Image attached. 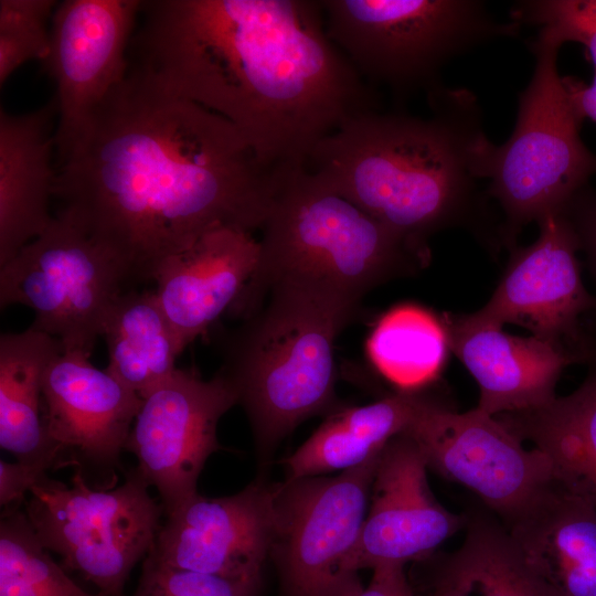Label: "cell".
<instances>
[{"mask_svg":"<svg viewBox=\"0 0 596 596\" xmlns=\"http://www.w3.org/2000/svg\"><path fill=\"white\" fill-rule=\"evenodd\" d=\"M287 172L228 120L129 63L58 161L54 198L128 283H145L213 228H262Z\"/></svg>","mask_w":596,"mask_h":596,"instance_id":"1","label":"cell"},{"mask_svg":"<svg viewBox=\"0 0 596 596\" xmlns=\"http://www.w3.org/2000/svg\"><path fill=\"white\" fill-rule=\"evenodd\" d=\"M131 65L233 124L276 170L380 110L375 89L333 44L321 1L147 0Z\"/></svg>","mask_w":596,"mask_h":596,"instance_id":"2","label":"cell"},{"mask_svg":"<svg viewBox=\"0 0 596 596\" xmlns=\"http://www.w3.org/2000/svg\"><path fill=\"white\" fill-rule=\"evenodd\" d=\"M426 99L427 118L375 110L349 120L316 146L307 169L418 245L450 227L501 245L500 223L478 183L489 138L476 95L440 84Z\"/></svg>","mask_w":596,"mask_h":596,"instance_id":"3","label":"cell"},{"mask_svg":"<svg viewBox=\"0 0 596 596\" xmlns=\"http://www.w3.org/2000/svg\"><path fill=\"white\" fill-rule=\"evenodd\" d=\"M359 307L310 286L277 284L228 337L220 371L248 417L260 461L302 422L341 408L334 344Z\"/></svg>","mask_w":596,"mask_h":596,"instance_id":"4","label":"cell"},{"mask_svg":"<svg viewBox=\"0 0 596 596\" xmlns=\"http://www.w3.org/2000/svg\"><path fill=\"white\" fill-rule=\"evenodd\" d=\"M262 230L256 269L228 311L242 320L277 284L319 288L360 305L372 289L430 259L429 247L392 231L307 168L286 174Z\"/></svg>","mask_w":596,"mask_h":596,"instance_id":"5","label":"cell"},{"mask_svg":"<svg viewBox=\"0 0 596 596\" xmlns=\"http://www.w3.org/2000/svg\"><path fill=\"white\" fill-rule=\"evenodd\" d=\"M562 45L545 29L528 41L534 70L519 94L514 129L502 145L488 140L479 157L487 195L503 213L501 245L509 248L525 225L561 212L596 174V155L581 137L585 119L558 72Z\"/></svg>","mask_w":596,"mask_h":596,"instance_id":"6","label":"cell"},{"mask_svg":"<svg viewBox=\"0 0 596 596\" xmlns=\"http://www.w3.org/2000/svg\"><path fill=\"white\" fill-rule=\"evenodd\" d=\"M326 31L368 82L404 99L440 82L453 58L501 38L521 24L493 18L478 0H324Z\"/></svg>","mask_w":596,"mask_h":596,"instance_id":"7","label":"cell"},{"mask_svg":"<svg viewBox=\"0 0 596 596\" xmlns=\"http://www.w3.org/2000/svg\"><path fill=\"white\" fill-rule=\"evenodd\" d=\"M25 513L63 568L81 573L105 596H123L137 562L152 549L163 508L132 470L115 488L93 489L77 468L71 483L45 475L30 490Z\"/></svg>","mask_w":596,"mask_h":596,"instance_id":"8","label":"cell"},{"mask_svg":"<svg viewBox=\"0 0 596 596\" xmlns=\"http://www.w3.org/2000/svg\"><path fill=\"white\" fill-rule=\"evenodd\" d=\"M128 280L115 255L58 210L49 226L1 265L0 306L33 310L30 326L89 356Z\"/></svg>","mask_w":596,"mask_h":596,"instance_id":"9","label":"cell"},{"mask_svg":"<svg viewBox=\"0 0 596 596\" xmlns=\"http://www.w3.org/2000/svg\"><path fill=\"white\" fill-rule=\"evenodd\" d=\"M380 455L337 476L278 483L269 558L280 596H352L364 587L344 564L361 533Z\"/></svg>","mask_w":596,"mask_h":596,"instance_id":"10","label":"cell"},{"mask_svg":"<svg viewBox=\"0 0 596 596\" xmlns=\"http://www.w3.org/2000/svg\"><path fill=\"white\" fill-rule=\"evenodd\" d=\"M406 434L428 468L471 490L502 523L554 482L544 453L477 407L460 413L433 398Z\"/></svg>","mask_w":596,"mask_h":596,"instance_id":"11","label":"cell"},{"mask_svg":"<svg viewBox=\"0 0 596 596\" xmlns=\"http://www.w3.org/2000/svg\"><path fill=\"white\" fill-rule=\"evenodd\" d=\"M236 404L237 393L221 371L203 380L178 368L141 397L125 450L137 458V473L158 491L166 515L198 492L206 460L221 448L219 422Z\"/></svg>","mask_w":596,"mask_h":596,"instance_id":"12","label":"cell"},{"mask_svg":"<svg viewBox=\"0 0 596 596\" xmlns=\"http://www.w3.org/2000/svg\"><path fill=\"white\" fill-rule=\"evenodd\" d=\"M529 246L511 249L509 263L486 305L475 313L489 322L512 323L532 336L565 345L590 363L583 315L596 309V296L585 287L577 258L578 242L563 212L539 222Z\"/></svg>","mask_w":596,"mask_h":596,"instance_id":"13","label":"cell"},{"mask_svg":"<svg viewBox=\"0 0 596 596\" xmlns=\"http://www.w3.org/2000/svg\"><path fill=\"white\" fill-rule=\"evenodd\" d=\"M141 8V0H64L56 6L50 52L42 63L56 86L58 161L126 77L128 46Z\"/></svg>","mask_w":596,"mask_h":596,"instance_id":"14","label":"cell"},{"mask_svg":"<svg viewBox=\"0 0 596 596\" xmlns=\"http://www.w3.org/2000/svg\"><path fill=\"white\" fill-rule=\"evenodd\" d=\"M277 489L257 479L226 497L196 492L167 515L148 554L172 567L262 584L276 535Z\"/></svg>","mask_w":596,"mask_h":596,"instance_id":"15","label":"cell"},{"mask_svg":"<svg viewBox=\"0 0 596 596\" xmlns=\"http://www.w3.org/2000/svg\"><path fill=\"white\" fill-rule=\"evenodd\" d=\"M427 469L406 433L383 448L359 540L345 560L348 572L426 558L465 528L466 515L450 512L434 497Z\"/></svg>","mask_w":596,"mask_h":596,"instance_id":"16","label":"cell"},{"mask_svg":"<svg viewBox=\"0 0 596 596\" xmlns=\"http://www.w3.org/2000/svg\"><path fill=\"white\" fill-rule=\"evenodd\" d=\"M89 356L62 351L43 377L46 430L63 465L113 472L141 404V397Z\"/></svg>","mask_w":596,"mask_h":596,"instance_id":"17","label":"cell"},{"mask_svg":"<svg viewBox=\"0 0 596 596\" xmlns=\"http://www.w3.org/2000/svg\"><path fill=\"white\" fill-rule=\"evenodd\" d=\"M451 352L479 386L480 411L498 416L543 406L556 397L564 369L583 359L563 344L507 333L475 312L444 315Z\"/></svg>","mask_w":596,"mask_h":596,"instance_id":"18","label":"cell"},{"mask_svg":"<svg viewBox=\"0 0 596 596\" xmlns=\"http://www.w3.org/2000/svg\"><path fill=\"white\" fill-rule=\"evenodd\" d=\"M259 242L252 233L216 227L166 258L155 295L184 348L234 306L256 269Z\"/></svg>","mask_w":596,"mask_h":596,"instance_id":"19","label":"cell"},{"mask_svg":"<svg viewBox=\"0 0 596 596\" xmlns=\"http://www.w3.org/2000/svg\"><path fill=\"white\" fill-rule=\"evenodd\" d=\"M54 110L55 103L25 114L0 111V266L53 220Z\"/></svg>","mask_w":596,"mask_h":596,"instance_id":"20","label":"cell"},{"mask_svg":"<svg viewBox=\"0 0 596 596\" xmlns=\"http://www.w3.org/2000/svg\"><path fill=\"white\" fill-rule=\"evenodd\" d=\"M560 596H596V508L555 481L502 523Z\"/></svg>","mask_w":596,"mask_h":596,"instance_id":"21","label":"cell"},{"mask_svg":"<svg viewBox=\"0 0 596 596\" xmlns=\"http://www.w3.org/2000/svg\"><path fill=\"white\" fill-rule=\"evenodd\" d=\"M433 398L425 391H394L375 402L334 411L283 460L286 479L341 472L366 462L406 433Z\"/></svg>","mask_w":596,"mask_h":596,"instance_id":"22","label":"cell"},{"mask_svg":"<svg viewBox=\"0 0 596 596\" xmlns=\"http://www.w3.org/2000/svg\"><path fill=\"white\" fill-rule=\"evenodd\" d=\"M62 351L60 340L32 327L0 337V446L45 470L62 466L43 407L44 373Z\"/></svg>","mask_w":596,"mask_h":596,"instance_id":"23","label":"cell"},{"mask_svg":"<svg viewBox=\"0 0 596 596\" xmlns=\"http://www.w3.org/2000/svg\"><path fill=\"white\" fill-rule=\"evenodd\" d=\"M496 417L547 456L556 483L596 508V362L571 394Z\"/></svg>","mask_w":596,"mask_h":596,"instance_id":"24","label":"cell"},{"mask_svg":"<svg viewBox=\"0 0 596 596\" xmlns=\"http://www.w3.org/2000/svg\"><path fill=\"white\" fill-rule=\"evenodd\" d=\"M102 336L106 370L140 397L175 371L183 351L153 290L124 291L108 310Z\"/></svg>","mask_w":596,"mask_h":596,"instance_id":"25","label":"cell"},{"mask_svg":"<svg viewBox=\"0 0 596 596\" xmlns=\"http://www.w3.org/2000/svg\"><path fill=\"white\" fill-rule=\"evenodd\" d=\"M366 352L395 391H424L439 379L453 353L445 316L414 302L396 305L375 323Z\"/></svg>","mask_w":596,"mask_h":596,"instance_id":"26","label":"cell"},{"mask_svg":"<svg viewBox=\"0 0 596 596\" xmlns=\"http://www.w3.org/2000/svg\"><path fill=\"white\" fill-rule=\"evenodd\" d=\"M465 515V539L440 573L468 596H560L528 563L500 520L479 510Z\"/></svg>","mask_w":596,"mask_h":596,"instance_id":"27","label":"cell"},{"mask_svg":"<svg viewBox=\"0 0 596 596\" xmlns=\"http://www.w3.org/2000/svg\"><path fill=\"white\" fill-rule=\"evenodd\" d=\"M0 596H105L81 588L38 539L25 510L0 522Z\"/></svg>","mask_w":596,"mask_h":596,"instance_id":"28","label":"cell"},{"mask_svg":"<svg viewBox=\"0 0 596 596\" xmlns=\"http://www.w3.org/2000/svg\"><path fill=\"white\" fill-rule=\"evenodd\" d=\"M54 0H0V84L22 64L50 52Z\"/></svg>","mask_w":596,"mask_h":596,"instance_id":"29","label":"cell"},{"mask_svg":"<svg viewBox=\"0 0 596 596\" xmlns=\"http://www.w3.org/2000/svg\"><path fill=\"white\" fill-rule=\"evenodd\" d=\"M512 21L550 31L562 44H583L596 70V0H524L511 8Z\"/></svg>","mask_w":596,"mask_h":596,"instance_id":"30","label":"cell"},{"mask_svg":"<svg viewBox=\"0 0 596 596\" xmlns=\"http://www.w3.org/2000/svg\"><path fill=\"white\" fill-rule=\"evenodd\" d=\"M260 593L262 584L172 567L148 554L132 596H260Z\"/></svg>","mask_w":596,"mask_h":596,"instance_id":"31","label":"cell"},{"mask_svg":"<svg viewBox=\"0 0 596 596\" xmlns=\"http://www.w3.org/2000/svg\"><path fill=\"white\" fill-rule=\"evenodd\" d=\"M562 212L575 232L578 248L584 252L589 272L596 283V189L589 184L581 189ZM584 332L593 362H596V309L588 313V323Z\"/></svg>","mask_w":596,"mask_h":596,"instance_id":"32","label":"cell"},{"mask_svg":"<svg viewBox=\"0 0 596 596\" xmlns=\"http://www.w3.org/2000/svg\"><path fill=\"white\" fill-rule=\"evenodd\" d=\"M38 465L0 460V504L6 509L19 508L26 492L46 475Z\"/></svg>","mask_w":596,"mask_h":596,"instance_id":"33","label":"cell"},{"mask_svg":"<svg viewBox=\"0 0 596 596\" xmlns=\"http://www.w3.org/2000/svg\"><path fill=\"white\" fill-rule=\"evenodd\" d=\"M372 571L369 585L352 596H414L405 565L384 564Z\"/></svg>","mask_w":596,"mask_h":596,"instance_id":"34","label":"cell"},{"mask_svg":"<svg viewBox=\"0 0 596 596\" xmlns=\"http://www.w3.org/2000/svg\"><path fill=\"white\" fill-rule=\"evenodd\" d=\"M570 95L584 119L596 123V70L590 84L573 76H564Z\"/></svg>","mask_w":596,"mask_h":596,"instance_id":"35","label":"cell"},{"mask_svg":"<svg viewBox=\"0 0 596 596\" xmlns=\"http://www.w3.org/2000/svg\"><path fill=\"white\" fill-rule=\"evenodd\" d=\"M430 596H468L462 587L438 571Z\"/></svg>","mask_w":596,"mask_h":596,"instance_id":"36","label":"cell"}]
</instances>
